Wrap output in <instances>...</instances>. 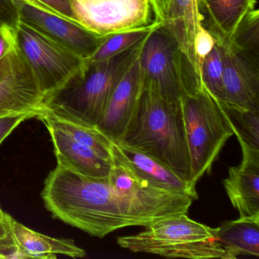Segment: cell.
<instances>
[{"instance_id":"cell-8","label":"cell","mask_w":259,"mask_h":259,"mask_svg":"<svg viewBox=\"0 0 259 259\" xmlns=\"http://www.w3.org/2000/svg\"><path fill=\"white\" fill-rule=\"evenodd\" d=\"M70 6L73 20L101 37L144 28L154 21L150 0H70Z\"/></svg>"},{"instance_id":"cell-22","label":"cell","mask_w":259,"mask_h":259,"mask_svg":"<svg viewBox=\"0 0 259 259\" xmlns=\"http://www.w3.org/2000/svg\"><path fill=\"white\" fill-rule=\"evenodd\" d=\"M161 25L162 22L154 20L148 26L106 37L93 55L86 60L88 63L102 61L128 51L144 41L154 29Z\"/></svg>"},{"instance_id":"cell-19","label":"cell","mask_w":259,"mask_h":259,"mask_svg":"<svg viewBox=\"0 0 259 259\" xmlns=\"http://www.w3.org/2000/svg\"><path fill=\"white\" fill-rule=\"evenodd\" d=\"M217 240L224 251V259L259 256V218L227 221L217 228Z\"/></svg>"},{"instance_id":"cell-27","label":"cell","mask_w":259,"mask_h":259,"mask_svg":"<svg viewBox=\"0 0 259 259\" xmlns=\"http://www.w3.org/2000/svg\"><path fill=\"white\" fill-rule=\"evenodd\" d=\"M33 117L34 115L30 113H17L0 117V145L21 122Z\"/></svg>"},{"instance_id":"cell-28","label":"cell","mask_w":259,"mask_h":259,"mask_svg":"<svg viewBox=\"0 0 259 259\" xmlns=\"http://www.w3.org/2000/svg\"><path fill=\"white\" fill-rule=\"evenodd\" d=\"M16 28L10 26L0 27V59L16 43Z\"/></svg>"},{"instance_id":"cell-25","label":"cell","mask_w":259,"mask_h":259,"mask_svg":"<svg viewBox=\"0 0 259 259\" xmlns=\"http://www.w3.org/2000/svg\"><path fill=\"white\" fill-rule=\"evenodd\" d=\"M216 44V39L213 37L210 31L206 27H200L195 36V44H194V51L198 66L201 70L203 61L205 57L210 54Z\"/></svg>"},{"instance_id":"cell-1","label":"cell","mask_w":259,"mask_h":259,"mask_svg":"<svg viewBox=\"0 0 259 259\" xmlns=\"http://www.w3.org/2000/svg\"><path fill=\"white\" fill-rule=\"evenodd\" d=\"M41 196L54 218L98 238L124 227H145L167 217L119 195L108 177H84L58 164L48 175Z\"/></svg>"},{"instance_id":"cell-4","label":"cell","mask_w":259,"mask_h":259,"mask_svg":"<svg viewBox=\"0 0 259 259\" xmlns=\"http://www.w3.org/2000/svg\"><path fill=\"white\" fill-rule=\"evenodd\" d=\"M145 227L137 234L118 237V245L133 252L166 257L224 259L217 228L190 219L187 213L169 215Z\"/></svg>"},{"instance_id":"cell-31","label":"cell","mask_w":259,"mask_h":259,"mask_svg":"<svg viewBox=\"0 0 259 259\" xmlns=\"http://www.w3.org/2000/svg\"><path fill=\"white\" fill-rule=\"evenodd\" d=\"M15 1L23 3V4H27V5L31 6V7H34V8L42 10V11L47 12V13H51V14L56 15V16L65 18L63 17L61 14H60L58 12L56 11L55 10L51 8V7H48V5L44 4V3H42L40 0H15ZM65 19H66V18H65ZM68 20H69V19H68Z\"/></svg>"},{"instance_id":"cell-12","label":"cell","mask_w":259,"mask_h":259,"mask_svg":"<svg viewBox=\"0 0 259 259\" xmlns=\"http://www.w3.org/2000/svg\"><path fill=\"white\" fill-rule=\"evenodd\" d=\"M139 55L116 84L96 125L113 142L120 140L125 133L143 90Z\"/></svg>"},{"instance_id":"cell-3","label":"cell","mask_w":259,"mask_h":259,"mask_svg":"<svg viewBox=\"0 0 259 259\" xmlns=\"http://www.w3.org/2000/svg\"><path fill=\"white\" fill-rule=\"evenodd\" d=\"M145 40L107 60L87 62L85 69L45 108L60 117L96 126L112 92L140 54Z\"/></svg>"},{"instance_id":"cell-2","label":"cell","mask_w":259,"mask_h":259,"mask_svg":"<svg viewBox=\"0 0 259 259\" xmlns=\"http://www.w3.org/2000/svg\"><path fill=\"white\" fill-rule=\"evenodd\" d=\"M166 165L189 183L190 159L180 101L143 88L136 110L118 141Z\"/></svg>"},{"instance_id":"cell-23","label":"cell","mask_w":259,"mask_h":259,"mask_svg":"<svg viewBox=\"0 0 259 259\" xmlns=\"http://www.w3.org/2000/svg\"><path fill=\"white\" fill-rule=\"evenodd\" d=\"M214 37V36H213ZM210 54L205 57L201 66L203 85L220 101L224 99V47L218 39Z\"/></svg>"},{"instance_id":"cell-10","label":"cell","mask_w":259,"mask_h":259,"mask_svg":"<svg viewBox=\"0 0 259 259\" xmlns=\"http://www.w3.org/2000/svg\"><path fill=\"white\" fill-rule=\"evenodd\" d=\"M220 41L224 52L222 102L259 111L258 59L239 51L230 44Z\"/></svg>"},{"instance_id":"cell-7","label":"cell","mask_w":259,"mask_h":259,"mask_svg":"<svg viewBox=\"0 0 259 259\" xmlns=\"http://www.w3.org/2000/svg\"><path fill=\"white\" fill-rule=\"evenodd\" d=\"M143 88L171 101L179 102L197 87L178 44L163 26L154 29L145 40L139 55Z\"/></svg>"},{"instance_id":"cell-33","label":"cell","mask_w":259,"mask_h":259,"mask_svg":"<svg viewBox=\"0 0 259 259\" xmlns=\"http://www.w3.org/2000/svg\"><path fill=\"white\" fill-rule=\"evenodd\" d=\"M200 1H201V0H200Z\"/></svg>"},{"instance_id":"cell-21","label":"cell","mask_w":259,"mask_h":259,"mask_svg":"<svg viewBox=\"0 0 259 259\" xmlns=\"http://www.w3.org/2000/svg\"><path fill=\"white\" fill-rule=\"evenodd\" d=\"M37 118L41 119L45 124H51L62 130L78 143L82 144L93 150L103 158L113 162V141L96 126L60 117L53 114L45 108Z\"/></svg>"},{"instance_id":"cell-20","label":"cell","mask_w":259,"mask_h":259,"mask_svg":"<svg viewBox=\"0 0 259 259\" xmlns=\"http://www.w3.org/2000/svg\"><path fill=\"white\" fill-rule=\"evenodd\" d=\"M220 102L240 145L242 163H259V111Z\"/></svg>"},{"instance_id":"cell-18","label":"cell","mask_w":259,"mask_h":259,"mask_svg":"<svg viewBox=\"0 0 259 259\" xmlns=\"http://www.w3.org/2000/svg\"><path fill=\"white\" fill-rule=\"evenodd\" d=\"M210 24L209 31L218 40L231 43L239 26L257 0H201Z\"/></svg>"},{"instance_id":"cell-15","label":"cell","mask_w":259,"mask_h":259,"mask_svg":"<svg viewBox=\"0 0 259 259\" xmlns=\"http://www.w3.org/2000/svg\"><path fill=\"white\" fill-rule=\"evenodd\" d=\"M45 125L52 139L57 164L92 178L104 179L110 176L113 162L103 158L54 125Z\"/></svg>"},{"instance_id":"cell-5","label":"cell","mask_w":259,"mask_h":259,"mask_svg":"<svg viewBox=\"0 0 259 259\" xmlns=\"http://www.w3.org/2000/svg\"><path fill=\"white\" fill-rule=\"evenodd\" d=\"M190 159L189 189L194 192L200 179L212 166L233 131L219 100L203 85L180 99Z\"/></svg>"},{"instance_id":"cell-17","label":"cell","mask_w":259,"mask_h":259,"mask_svg":"<svg viewBox=\"0 0 259 259\" xmlns=\"http://www.w3.org/2000/svg\"><path fill=\"white\" fill-rule=\"evenodd\" d=\"M11 228L22 258H57L58 254L84 257L86 251L72 239H57L41 234L11 218Z\"/></svg>"},{"instance_id":"cell-29","label":"cell","mask_w":259,"mask_h":259,"mask_svg":"<svg viewBox=\"0 0 259 259\" xmlns=\"http://www.w3.org/2000/svg\"><path fill=\"white\" fill-rule=\"evenodd\" d=\"M40 1L58 12L63 17L75 22L72 19L70 0H40Z\"/></svg>"},{"instance_id":"cell-24","label":"cell","mask_w":259,"mask_h":259,"mask_svg":"<svg viewBox=\"0 0 259 259\" xmlns=\"http://www.w3.org/2000/svg\"><path fill=\"white\" fill-rule=\"evenodd\" d=\"M259 13L257 8L248 13L230 45L248 55L258 59Z\"/></svg>"},{"instance_id":"cell-9","label":"cell","mask_w":259,"mask_h":259,"mask_svg":"<svg viewBox=\"0 0 259 259\" xmlns=\"http://www.w3.org/2000/svg\"><path fill=\"white\" fill-rule=\"evenodd\" d=\"M45 106L37 78L16 42L0 59V117L17 113L38 117Z\"/></svg>"},{"instance_id":"cell-32","label":"cell","mask_w":259,"mask_h":259,"mask_svg":"<svg viewBox=\"0 0 259 259\" xmlns=\"http://www.w3.org/2000/svg\"><path fill=\"white\" fill-rule=\"evenodd\" d=\"M11 218L10 215L3 211L0 207V236L5 234L11 228Z\"/></svg>"},{"instance_id":"cell-13","label":"cell","mask_w":259,"mask_h":259,"mask_svg":"<svg viewBox=\"0 0 259 259\" xmlns=\"http://www.w3.org/2000/svg\"><path fill=\"white\" fill-rule=\"evenodd\" d=\"M200 0H169L163 26L177 40L192 78L198 87L203 86L201 70L194 51L195 36L204 25Z\"/></svg>"},{"instance_id":"cell-16","label":"cell","mask_w":259,"mask_h":259,"mask_svg":"<svg viewBox=\"0 0 259 259\" xmlns=\"http://www.w3.org/2000/svg\"><path fill=\"white\" fill-rule=\"evenodd\" d=\"M223 184L239 218H259V163L231 166Z\"/></svg>"},{"instance_id":"cell-14","label":"cell","mask_w":259,"mask_h":259,"mask_svg":"<svg viewBox=\"0 0 259 259\" xmlns=\"http://www.w3.org/2000/svg\"><path fill=\"white\" fill-rule=\"evenodd\" d=\"M112 156L113 160L123 165L153 187L189 195L194 200L198 198V193L189 189L186 180L151 156L119 142H113Z\"/></svg>"},{"instance_id":"cell-30","label":"cell","mask_w":259,"mask_h":259,"mask_svg":"<svg viewBox=\"0 0 259 259\" xmlns=\"http://www.w3.org/2000/svg\"><path fill=\"white\" fill-rule=\"evenodd\" d=\"M154 20L163 23L167 14L169 0H150Z\"/></svg>"},{"instance_id":"cell-6","label":"cell","mask_w":259,"mask_h":259,"mask_svg":"<svg viewBox=\"0 0 259 259\" xmlns=\"http://www.w3.org/2000/svg\"><path fill=\"white\" fill-rule=\"evenodd\" d=\"M16 38L37 78L45 104L87 66L85 59L21 20L16 26Z\"/></svg>"},{"instance_id":"cell-26","label":"cell","mask_w":259,"mask_h":259,"mask_svg":"<svg viewBox=\"0 0 259 259\" xmlns=\"http://www.w3.org/2000/svg\"><path fill=\"white\" fill-rule=\"evenodd\" d=\"M19 22V10L15 0H0V27L16 28Z\"/></svg>"},{"instance_id":"cell-11","label":"cell","mask_w":259,"mask_h":259,"mask_svg":"<svg viewBox=\"0 0 259 259\" xmlns=\"http://www.w3.org/2000/svg\"><path fill=\"white\" fill-rule=\"evenodd\" d=\"M19 20L38 30L88 60L105 37H99L76 22L16 1Z\"/></svg>"}]
</instances>
